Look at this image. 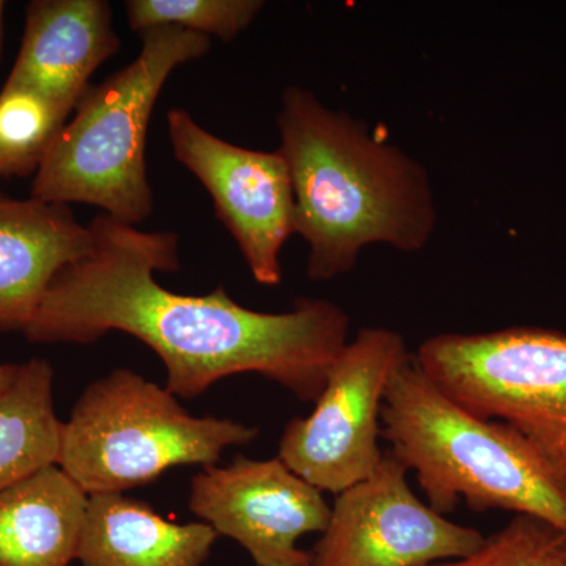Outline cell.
Listing matches in <instances>:
<instances>
[{"label":"cell","instance_id":"21","mask_svg":"<svg viewBox=\"0 0 566 566\" xmlns=\"http://www.w3.org/2000/svg\"><path fill=\"white\" fill-rule=\"evenodd\" d=\"M0 177H2V166H0Z\"/></svg>","mask_w":566,"mask_h":566},{"label":"cell","instance_id":"14","mask_svg":"<svg viewBox=\"0 0 566 566\" xmlns=\"http://www.w3.org/2000/svg\"><path fill=\"white\" fill-rule=\"evenodd\" d=\"M88 499L57 464L0 488V566L77 560Z\"/></svg>","mask_w":566,"mask_h":566},{"label":"cell","instance_id":"15","mask_svg":"<svg viewBox=\"0 0 566 566\" xmlns=\"http://www.w3.org/2000/svg\"><path fill=\"white\" fill-rule=\"evenodd\" d=\"M51 365L31 359L0 397V488L57 464L62 422L54 411Z\"/></svg>","mask_w":566,"mask_h":566},{"label":"cell","instance_id":"10","mask_svg":"<svg viewBox=\"0 0 566 566\" xmlns=\"http://www.w3.org/2000/svg\"><path fill=\"white\" fill-rule=\"evenodd\" d=\"M189 509L219 536L240 543L256 566H311V554L296 542L323 534L331 517L323 491L279 457L238 455L227 468H203L192 479Z\"/></svg>","mask_w":566,"mask_h":566},{"label":"cell","instance_id":"20","mask_svg":"<svg viewBox=\"0 0 566 566\" xmlns=\"http://www.w3.org/2000/svg\"><path fill=\"white\" fill-rule=\"evenodd\" d=\"M3 11H6V3L0 0V54H2V41H3Z\"/></svg>","mask_w":566,"mask_h":566},{"label":"cell","instance_id":"22","mask_svg":"<svg viewBox=\"0 0 566 566\" xmlns=\"http://www.w3.org/2000/svg\"><path fill=\"white\" fill-rule=\"evenodd\" d=\"M275 566H289V565H275Z\"/></svg>","mask_w":566,"mask_h":566},{"label":"cell","instance_id":"9","mask_svg":"<svg viewBox=\"0 0 566 566\" xmlns=\"http://www.w3.org/2000/svg\"><path fill=\"white\" fill-rule=\"evenodd\" d=\"M408 474L387 450L367 479L335 495L311 566H427L479 549L485 535L423 504Z\"/></svg>","mask_w":566,"mask_h":566},{"label":"cell","instance_id":"3","mask_svg":"<svg viewBox=\"0 0 566 566\" xmlns=\"http://www.w3.org/2000/svg\"><path fill=\"white\" fill-rule=\"evenodd\" d=\"M381 438L439 515L464 502L475 513L504 510L566 532V476L515 428L461 408L412 357L387 387Z\"/></svg>","mask_w":566,"mask_h":566},{"label":"cell","instance_id":"1","mask_svg":"<svg viewBox=\"0 0 566 566\" xmlns=\"http://www.w3.org/2000/svg\"><path fill=\"white\" fill-rule=\"evenodd\" d=\"M91 251L55 275L24 329L33 344L91 345L111 331L133 335L166 365L177 398L200 397L233 375L256 374L315 403L348 344L344 308L297 297L266 314L234 303L222 285L205 296L164 289L155 273L180 271V238L144 232L99 212Z\"/></svg>","mask_w":566,"mask_h":566},{"label":"cell","instance_id":"4","mask_svg":"<svg viewBox=\"0 0 566 566\" xmlns=\"http://www.w3.org/2000/svg\"><path fill=\"white\" fill-rule=\"evenodd\" d=\"M139 35V55L82 95L33 175L31 197L92 205L129 226L150 218L145 147L153 109L170 74L208 54L211 40L180 28Z\"/></svg>","mask_w":566,"mask_h":566},{"label":"cell","instance_id":"5","mask_svg":"<svg viewBox=\"0 0 566 566\" xmlns=\"http://www.w3.org/2000/svg\"><path fill=\"white\" fill-rule=\"evenodd\" d=\"M259 428L193 417L170 390L128 368L92 382L62 424L57 465L88 495L125 494L177 465H216Z\"/></svg>","mask_w":566,"mask_h":566},{"label":"cell","instance_id":"6","mask_svg":"<svg viewBox=\"0 0 566 566\" xmlns=\"http://www.w3.org/2000/svg\"><path fill=\"white\" fill-rule=\"evenodd\" d=\"M412 360L461 408L515 428L566 476V334L543 327L438 334Z\"/></svg>","mask_w":566,"mask_h":566},{"label":"cell","instance_id":"17","mask_svg":"<svg viewBox=\"0 0 566 566\" xmlns=\"http://www.w3.org/2000/svg\"><path fill=\"white\" fill-rule=\"evenodd\" d=\"M263 6L262 0H128L126 14L136 33L180 28L229 43L252 24Z\"/></svg>","mask_w":566,"mask_h":566},{"label":"cell","instance_id":"12","mask_svg":"<svg viewBox=\"0 0 566 566\" xmlns=\"http://www.w3.org/2000/svg\"><path fill=\"white\" fill-rule=\"evenodd\" d=\"M91 245L69 205L0 191V333H24L52 279Z\"/></svg>","mask_w":566,"mask_h":566},{"label":"cell","instance_id":"13","mask_svg":"<svg viewBox=\"0 0 566 566\" xmlns=\"http://www.w3.org/2000/svg\"><path fill=\"white\" fill-rule=\"evenodd\" d=\"M218 532L178 524L125 494L88 499L77 560L82 566H203Z\"/></svg>","mask_w":566,"mask_h":566},{"label":"cell","instance_id":"18","mask_svg":"<svg viewBox=\"0 0 566 566\" xmlns=\"http://www.w3.org/2000/svg\"><path fill=\"white\" fill-rule=\"evenodd\" d=\"M427 566H566V532L539 517L515 515L469 556Z\"/></svg>","mask_w":566,"mask_h":566},{"label":"cell","instance_id":"8","mask_svg":"<svg viewBox=\"0 0 566 566\" xmlns=\"http://www.w3.org/2000/svg\"><path fill=\"white\" fill-rule=\"evenodd\" d=\"M175 159L196 175L256 283L282 282L281 252L296 233L292 175L281 150L256 151L207 132L188 111L167 114Z\"/></svg>","mask_w":566,"mask_h":566},{"label":"cell","instance_id":"7","mask_svg":"<svg viewBox=\"0 0 566 566\" xmlns=\"http://www.w3.org/2000/svg\"><path fill=\"white\" fill-rule=\"evenodd\" d=\"M405 337L364 327L337 357L311 416L286 423L279 458L323 493L340 494L381 461V412L387 387L411 360Z\"/></svg>","mask_w":566,"mask_h":566},{"label":"cell","instance_id":"11","mask_svg":"<svg viewBox=\"0 0 566 566\" xmlns=\"http://www.w3.org/2000/svg\"><path fill=\"white\" fill-rule=\"evenodd\" d=\"M120 46L106 0H33L6 87L31 88L71 114Z\"/></svg>","mask_w":566,"mask_h":566},{"label":"cell","instance_id":"2","mask_svg":"<svg viewBox=\"0 0 566 566\" xmlns=\"http://www.w3.org/2000/svg\"><path fill=\"white\" fill-rule=\"evenodd\" d=\"M277 126L312 281L352 273L367 245L427 248L438 212L422 164L297 85L283 92Z\"/></svg>","mask_w":566,"mask_h":566},{"label":"cell","instance_id":"19","mask_svg":"<svg viewBox=\"0 0 566 566\" xmlns=\"http://www.w3.org/2000/svg\"><path fill=\"white\" fill-rule=\"evenodd\" d=\"M21 365V364H20ZM20 365L18 364H2L0 365V397L13 386L17 381L18 374H20Z\"/></svg>","mask_w":566,"mask_h":566},{"label":"cell","instance_id":"16","mask_svg":"<svg viewBox=\"0 0 566 566\" xmlns=\"http://www.w3.org/2000/svg\"><path fill=\"white\" fill-rule=\"evenodd\" d=\"M69 112L41 93L24 87L0 92V166L2 177L35 175L61 133Z\"/></svg>","mask_w":566,"mask_h":566}]
</instances>
